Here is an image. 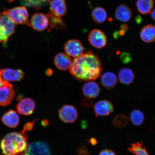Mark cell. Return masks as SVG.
Instances as JSON below:
<instances>
[{
    "label": "cell",
    "mask_w": 155,
    "mask_h": 155,
    "mask_svg": "<svg viewBox=\"0 0 155 155\" xmlns=\"http://www.w3.org/2000/svg\"><path fill=\"white\" fill-rule=\"evenodd\" d=\"M102 71L98 56L89 50L74 59L69 72L77 80L88 82L97 79Z\"/></svg>",
    "instance_id": "obj_1"
},
{
    "label": "cell",
    "mask_w": 155,
    "mask_h": 155,
    "mask_svg": "<svg viewBox=\"0 0 155 155\" xmlns=\"http://www.w3.org/2000/svg\"><path fill=\"white\" fill-rule=\"evenodd\" d=\"M28 136L21 132L10 133L3 137L0 147L4 155H24L28 147Z\"/></svg>",
    "instance_id": "obj_2"
},
{
    "label": "cell",
    "mask_w": 155,
    "mask_h": 155,
    "mask_svg": "<svg viewBox=\"0 0 155 155\" xmlns=\"http://www.w3.org/2000/svg\"><path fill=\"white\" fill-rule=\"evenodd\" d=\"M16 25L5 13L0 12V43H6L14 34Z\"/></svg>",
    "instance_id": "obj_3"
},
{
    "label": "cell",
    "mask_w": 155,
    "mask_h": 155,
    "mask_svg": "<svg viewBox=\"0 0 155 155\" xmlns=\"http://www.w3.org/2000/svg\"><path fill=\"white\" fill-rule=\"evenodd\" d=\"M3 12L6 13L15 24L26 25L31 27L28 20V13L26 7L21 6L6 9Z\"/></svg>",
    "instance_id": "obj_4"
},
{
    "label": "cell",
    "mask_w": 155,
    "mask_h": 155,
    "mask_svg": "<svg viewBox=\"0 0 155 155\" xmlns=\"http://www.w3.org/2000/svg\"><path fill=\"white\" fill-rule=\"evenodd\" d=\"M24 155H51V152L47 143L36 141L29 143Z\"/></svg>",
    "instance_id": "obj_5"
},
{
    "label": "cell",
    "mask_w": 155,
    "mask_h": 155,
    "mask_svg": "<svg viewBox=\"0 0 155 155\" xmlns=\"http://www.w3.org/2000/svg\"><path fill=\"white\" fill-rule=\"evenodd\" d=\"M58 114L61 120L67 123H74L77 119L78 116L76 108L70 104L63 106L59 110Z\"/></svg>",
    "instance_id": "obj_6"
},
{
    "label": "cell",
    "mask_w": 155,
    "mask_h": 155,
    "mask_svg": "<svg viewBox=\"0 0 155 155\" xmlns=\"http://www.w3.org/2000/svg\"><path fill=\"white\" fill-rule=\"evenodd\" d=\"M88 41L93 47L98 49L104 48L107 42L105 34L102 31L97 29L91 31L89 34Z\"/></svg>",
    "instance_id": "obj_7"
},
{
    "label": "cell",
    "mask_w": 155,
    "mask_h": 155,
    "mask_svg": "<svg viewBox=\"0 0 155 155\" xmlns=\"http://www.w3.org/2000/svg\"><path fill=\"white\" fill-rule=\"evenodd\" d=\"M66 53L70 57L77 58L83 54L84 48L82 43L76 39L68 41L64 46Z\"/></svg>",
    "instance_id": "obj_8"
},
{
    "label": "cell",
    "mask_w": 155,
    "mask_h": 155,
    "mask_svg": "<svg viewBox=\"0 0 155 155\" xmlns=\"http://www.w3.org/2000/svg\"><path fill=\"white\" fill-rule=\"evenodd\" d=\"M12 87L8 82L0 87V106H7L12 101L15 96Z\"/></svg>",
    "instance_id": "obj_9"
},
{
    "label": "cell",
    "mask_w": 155,
    "mask_h": 155,
    "mask_svg": "<svg viewBox=\"0 0 155 155\" xmlns=\"http://www.w3.org/2000/svg\"><path fill=\"white\" fill-rule=\"evenodd\" d=\"M31 26L35 30L42 31L48 28V25L47 15L42 13H36L32 15L30 23Z\"/></svg>",
    "instance_id": "obj_10"
},
{
    "label": "cell",
    "mask_w": 155,
    "mask_h": 155,
    "mask_svg": "<svg viewBox=\"0 0 155 155\" xmlns=\"http://www.w3.org/2000/svg\"><path fill=\"white\" fill-rule=\"evenodd\" d=\"M16 108L21 115L28 116L34 113L36 107V103L31 98H25L21 100L17 104Z\"/></svg>",
    "instance_id": "obj_11"
},
{
    "label": "cell",
    "mask_w": 155,
    "mask_h": 155,
    "mask_svg": "<svg viewBox=\"0 0 155 155\" xmlns=\"http://www.w3.org/2000/svg\"><path fill=\"white\" fill-rule=\"evenodd\" d=\"M94 110L97 117L109 115L114 111V107L112 102L107 100L100 101L94 104Z\"/></svg>",
    "instance_id": "obj_12"
},
{
    "label": "cell",
    "mask_w": 155,
    "mask_h": 155,
    "mask_svg": "<svg viewBox=\"0 0 155 155\" xmlns=\"http://www.w3.org/2000/svg\"><path fill=\"white\" fill-rule=\"evenodd\" d=\"M2 78L8 82H16L22 80L24 73L20 69L7 68L0 69Z\"/></svg>",
    "instance_id": "obj_13"
},
{
    "label": "cell",
    "mask_w": 155,
    "mask_h": 155,
    "mask_svg": "<svg viewBox=\"0 0 155 155\" xmlns=\"http://www.w3.org/2000/svg\"><path fill=\"white\" fill-rule=\"evenodd\" d=\"M73 61L70 57L66 53H60L55 56L54 63L60 70L65 71L70 69Z\"/></svg>",
    "instance_id": "obj_14"
},
{
    "label": "cell",
    "mask_w": 155,
    "mask_h": 155,
    "mask_svg": "<svg viewBox=\"0 0 155 155\" xmlns=\"http://www.w3.org/2000/svg\"><path fill=\"white\" fill-rule=\"evenodd\" d=\"M50 9L53 14L60 17L63 16L67 11L66 0H51L50 2Z\"/></svg>",
    "instance_id": "obj_15"
},
{
    "label": "cell",
    "mask_w": 155,
    "mask_h": 155,
    "mask_svg": "<svg viewBox=\"0 0 155 155\" xmlns=\"http://www.w3.org/2000/svg\"><path fill=\"white\" fill-rule=\"evenodd\" d=\"M82 91L83 94L87 98H95L99 95L100 89L96 82L90 81L83 85Z\"/></svg>",
    "instance_id": "obj_16"
},
{
    "label": "cell",
    "mask_w": 155,
    "mask_h": 155,
    "mask_svg": "<svg viewBox=\"0 0 155 155\" xmlns=\"http://www.w3.org/2000/svg\"><path fill=\"white\" fill-rule=\"evenodd\" d=\"M2 121L7 127L14 128L17 127L19 124V116L16 112L11 110L6 112L3 116Z\"/></svg>",
    "instance_id": "obj_17"
},
{
    "label": "cell",
    "mask_w": 155,
    "mask_h": 155,
    "mask_svg": "<svg viewBox=\"0 0 155 155\" xmlns=\"http://www.w3.org/2000/svg\"><path fill=\"white\" fill-rule=\"evenodd\" d=\"M101 82L104 88L108 90H111L117 85V77L113 73L105 72L102 75Z\"/></svg>",
    "instance_id": "obj_18"
},
{
    "label": "cell",
    "mask_w": 155,
    "mask_h": 155,
    "mask_svg": "<svg viewBox=\"0 0 155 155\" xmlns=\"http://www.w3.org/2000/svg\"><path fill=\"white\" fill-rule=\"evenodd\" d=\"M115 16L117 20L122 22H126L130 20L132 16L131 10L127 6L121 5L116 8Z\"/></svg>",
    "instance_id": "obj_19"
},
{
    "label": "cell",
    "mask_w": 155,
    "mask_h": 155,
    "mask_svg": "<svg viewBox=\"0 0 155 155\" xmlns=\"http://www.w3.org/2000/svg\"><path fill=\"white\" fill-rule=\"evenodd\" d=\"M140 37L143 41L147 43L155 41V26L153 25H146L141 30Z\"/></svg>",
    "instance_id": "obj_20"
},
{
    "label": "cell",
    "mask_w": 155,
    "mask_h": 155,
    "mask_svg": "<svg viewBox=\"0 0 155 155\" xmlns=\"http://www.w3.org/2000/svg\"><path fill=\"white\" fill-rule=\"evenodd\" d=\"M50 28L48 31L53 29L63 30L66 28V25L64 21L61 17L57 16L51 12L48 13L47 15Z\"/></svg>",
    "instance_id": "obj_21"
},
{
    "label": "cell",
    "mask_w": 155,
    "mask_h": 155,
    "mask_svg": "<svg viewBox=\"0 0 155 155\" xmlns=\"http://www.w3.org/2000/svg\"><path fill=\"white\" fill-rule=\"evenodd\" d=\"M135 75L133 71L128 68H124L119 71V79L120 82L125 85H129L133 82Z\"/></svg>",
    "instance_id": "obj_22"
},
{
    "label": "cell",
    "mask_w": 155,
    "mask_h": 155,
    "mask_svg": "<svg viewBox=\"0 0 155 155\" xmlns=\"http://www.w3.org/2000/svg\"><path fill=\"white\" fill-rule=\"evenodd\" d=\"M136 6L141 14H148L151 12L153 7L154 1L153 0H137Z\"/></svg>",
    "instance_id": "obj_23"
},
{
    "label": "cell",
    "mask_w": 155,
    "mask_h": 155,
    "mask_svg": "<svg viewBox=\"0 0 155 155\" xmlns=\"http://www.w3.org/2000/svg\"><path fill=\"white\" fill-rule=\"evenodd\" d=\"M91 16L95 22L101 24L106 20L107 13L104 8L101 7H97L93 10Z\"/></svg>",
    "instance_id": "obj_24"
},
{
    "label": "cell",
    "mask_w": 155,
    "mask_h": 155,
    "mask_svg": "<svg viewBox=\"0 0 155 155\" xmlns=\"http://www.w3.org/2000/svg\"><path fill=\"white\" fill-rule=\"evenodd\" d=\"M128 117L123 114H119L116 115L112 121V124L117 128H122L129 123Z\"/></svg>",
    "instance_id": "obj_25"
},
{
    "label": "cell",
    "mask_w": 155,
    "mask_h": 155,
    "mask_svg": "<svg viewBox=\"0 0 155 155\" xmlns=\"http://www.w3.org/2000/svg\"><path fill=\"white\" fill-rule=\"evenodd\" d=\"M128 150L136 155H150L145 147L143 146L142 141L133 143Z\"/></svg>",
    "instance_id": "obj_26"
},
{
    "label": "cell",
    "mask_w": 155,
    "mask_h": 155,
    "mask_svg": "<svg viewBox=\"0 0 155 155\" xmlns=\"http://www.w3.org/2000/svg\"><path fill=\"white\" fill-rule=\"evenodd\" d=\"M131 121L135 125L138 126L142 124L144 122L145 116L142 112L139 110H134L130 114Z\"/></svg>",
    "instance_id": "obj_27"
},
{
    "label": "cell",
    "mask_w": 155,
    "mask_h": 155,
    "mask_svg": "<svg viewBox=\"0 0 155 155\" xmlns=\"http://www.w3.org/2000/svg\"><path fill=\"white\" fill-rule=\"evenodd\" d=\"M15 0H8L9 2H11ZM49 0H22L23 2L25 5L34 7H37L38 6L43 5Z\"/></svg>",
    "instance_id": "obj_28"
},
{
    "label": "cell",
    "mask_w": 155,
    "mask_h": 155,
    "mask_svg": "<svg viewBox=\"0 0 155 155\" xmlns=\"http://www.w3.org/2000/svg\"><path fill=\"white\" fill-rule=\"evenodd\" d=\"M120 57L122 62L124 64L130 62L132 59L130 54L126 52L122 53L120 55Z\"/></svg>",
    "instance_id": "obj_29"
},
{
    "label": "cell",
    "mask_w": 155,
    "mask_h": 155,
    "mask_svg": "<svg viewBox=\"0 0 155 155\" xmlns=\"http://www.w3.org/2000/svg\"><path fill=\"white\" fill-rule=\"evenodd\" d=\"M37 120H38V119L34 120L32 122H28V123L25 124L24 129H23V130L21 132L22 133H25L26 131L28 132L31 131L33 129L35 122Z\"/></svg>",
    "instance_id": "obj_30"
},
{
    "label": "cell",
    "mask_w": 155,
    "mask_h": 155,
    "mask_svg": "<svg viewBox=\"0 0 155 155\" xmlns=\"http://www.w3.org/2000/svg\"><path fill=\"white\" fill-rule=\"evenodd\" d=\"M77 155H90L86 145H82L79 147L76 151Z\"/></svg>",
    "instance_id": "obj_31"
},
{
    "label": "cell",
    "mask_w": 155,
    "mask_h": 155,
    "mask_svg": "<svg viewBox=\"0 0 155 155\" xmlns=\"http://www.w3.org/2000/svg\"><path fill=\"white\" fill-rule=\"evenodd\" d=\"M81 104L83 106L86 107H90L93 105L92 101L88 98L83 99L81 102Z\"/></svg>",
    "instance_id": "obj_32"
},
{
    "label": "cell",
    "mask_w": 155,
    "mask_h": 155,
    "mask_svg": "<svg viewBox=\"0 0 155 155\" xmlns=\"http://www.w3.org/2000/svg\"><path fill=\"white\" fill-rule=\"evenodd\" d=\"M99 155H116L115 153L111 150L106 149L101 151Z\"/></svg>",
    "instance_id": "obj_33"
},
{
    "label": "cell",
    "mask_w": 155,
    "mask_h": 155,
    "mask_svg": "<svg viewBox=\"0 0 155 155\" xmlns=\"http://www.w3.org/2000/svg\"><path fill=\"white\" fill-rule=\"evenodd\" d=\"M125 34V32L121 30L118 31H116L113 34V36L114 38L118 39L120 37L123 36Z\"/></svg>",
    "instance_id": "obj_34"
},
{
    "label": "cell",
    "mask_w": 155,
    "mask_h": 155,
    "mask_svg": "<svg viewBox=\"0 0 155 155\" xmlns=\"http://www.w3.org/2000/svg\"><path fill=\"white\" fill-rule=\"evenodd\" d=\"M87 141H88L89 143H91L93 145H95L97 144L98 141H97L96 138L94 137H92V138L88 139L87 140Z\"/></svg>",
    "instance_id": "obj_35"
},
{
    "label": "cell",
    "mask_w": 155,
    "mask_h": 155,
    "mask_svg": "<svg viewBox=\"0 0 155 155\" xmlns=\"http://www.w3.org/2000/svg\"><path fill=\"white\" fill-rule=\"evenodd\" d=\"M49 121L47 119H44L41 122V124L44 127H46L49 124Z\"/></svg>",
    "instance_id": "obj_36"
},
{
    "label": "cell",
    "mask_w": 155,
    "mask_h": 155,
    "mask_svg": "<svg viewBox=\"0 0 155 155\" xmlns=\"http://www.w3.org/2000/svg\"><path fill=\"white\" fill-rule=\"evenodd\" d=\"M121 30H123L124 31L127 32L128 29V27L126 24L122 25L120 26Z\"/></svg>",
    "instance_id": "obj_37"
},
{
    "label": "cell",
    "mask_w": 155,
    "mask_h": 155,
    "mask_svg": "<svg viewBox=\"0 0 155 155\" xmlns=\"http://www.w3.org/2000/svg\"><path fill=\"white\" fill-rule=\"evenodd\" d=\"M45 73L46 75L48 76H51L53 74V71L51 69H48L46 70L45 71Z\"/></svg>",
    "instance_id": "obj_38"
},
{
    "label": "cell",
    "mask_w": 155,
    "mask_h": 155,
    "mask_svg": "<svg viewBox=\"0 0 155 155\" xmlns=\"http://www.w3.org/2000/svg\"><path fill=\"white\" fill-rule=\"evenodd\" d=\"M8 82L3 80V79L2 78L1 73H0V87H1L2 86H3V85L6 84Z\"/></svg>",
    "instance_id": "obj_39"
},
{
    "label": "cell",
    "mask_w": 155,
    "mask_h": 155,
    "mask_svg": "<svg viewBox=\"0 0 155 155\" xmlns=\"http://www.w3.org/2000/svg\"><path fill=\"white\" fill-rule=\"evenodd\" d=\"M151 15L152 19L155 21V8L152 12Z\"/></svg>",
    "instance_id": "obj_40"
},
{
    "label": "cell",
    "mask_w": 155,
    "mask_h": 155,
    "mask_svg": "<svg viewBox=\"0 0 155 155\" xmlns=\"http://www.w3.org/2000/svg\"><path fill=\"white\" fill-rule=\"evenodd\" d=\"M137 19H136V21H137V23L139 24V23H140L141 21V17L138 16L137 17Z\"/></svg>",
    "instance_id": "obj_41"
}]
</instances>
